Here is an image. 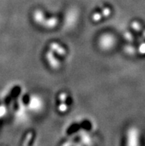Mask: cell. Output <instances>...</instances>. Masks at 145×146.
Returning <instances> with one entry per match:
<instances>
[{"label":"cell","mask_w":145,"mask_h":146,"mask_svg":"<svg viewBox=\"0 0 145 146\" xmlns=\"http://www.w3.org/2000/svg\"><path fill=\"white\" fill-rule=\"evenodd\" d=\"M125 146H141V134L138 128L132 127L127 130Z\"/></svg>","instance_id":"6da1fadb"},{"label":"cell","mask_w":145,"mask_h":146,"mask_svg":"<svg viewBox=\"0 0 145 146\" xmlns=\"http://www.w3.org/2000/svg\"><path fill=\"white\" fill-rule=\"evenodd\" d=\"M50 48H52V49L55 50L57 53H59L60 55H64L65 54V50L63 48L60 47L58 44H56V43H52L50 44Z\"/></svg>","instance_id":"7a4b0ae2"},{"label":"cell","mask_w":145,"mask_h":146,"mask_svg":"<svg viewBox=\"0 0 145 146\" xmlns=\"http://www.w3.org/2000/svg\"><path fill=\"white\" fill-rule=\"evenodd\" d=\"M47 58H50V59H52V61L50 60V61H49V62L53 68H57L59 67V62L58 61H56V59L53 58V54H52V53H50V51L48 52V55H47Z\"/></svg>","instance_id":"3957f363"},{"label":"cell","mask_w":145,"mask_h":146,"mask_svg":"<svg viewBox=\"0 0 145 146\" xmlns=\"http://www.w3.org/2000/svg\"><path fill=\"white\" fill-rule=\"evenodd\" d=\"M34 17H35V20L37 22H42L43 20V13L42 11H36L34 14Z\"/></svg>","instance_id":"277c9868"},{"label":"cell","mask_w":145,"mask_h":146,"mask_svg":"<svg viewBox=\"0 0 145 146\" xmlns=\"http://www.w3.org/2000/svg\"><path fill=\"white\" fill-rule=\"evenodd\" d=\"M32 138V133H28L27 137H26L25 140L24 141V144H23V146H29V143L30 139Z\"/></svg>","instance_id":"5b68a950"},{"label":"cell","mask_w":145,"mask_h":146,"mask_svg":"<svg viewBox=\"0 0 145 146\" xmlns=\"http://www.w3.org/2000/svg\"><path fill=\"white\" fill-rule=\"evenodd\" d=\"M67 109H68V108H67L66 104L64 102H62V104L59 106V110L61 112H64V111H67Z\"/></svg>","instance_id":"8992f818"},{"label":"cell","mask_w":145,"mask_h":146,"mask_svg":"<svg viewBox=\"0 0 145 146\" xmlns=\"http://www.w3.org/2000/svg\"><path fill=\"white\" fill-rule=\"evenodd\" d=\"M102 13L105 17H108L109 15L110 14V13H111V11H110V8H108V7H105V9L103 10Z\"/></svg>","instance_id":"52a82bcc"},{"label":"cell","mask_w":145,"mask_h":146,"mask_svg":"<svg viewBox=\"0 0 145 146\" xmlns=\"http://www.w3.org/2000/svg\"><path fill=\"white\" fill-rule=\"evenodd\" d=\"M66 99H67L66 94H64V93H63V94H61L60 96H59V100H60L61 102H64V101L66 100Z\"/></svg>","instance_id":"ba28073f"},{"label":"cell","mask_w":145,"mask_h":146,"mask_svg":"<svg viewBox=\"0 0 145 146\" xmlns=\"http://www.w3.org/2000/svg\"><path fill=\"white\" fill-rule=\"evenodd\" d=\"M93 18L94 21H99L101 18V15L100 13H95Z\"/></svg>","instance_id":"9c48e42d"}]
</instances>
